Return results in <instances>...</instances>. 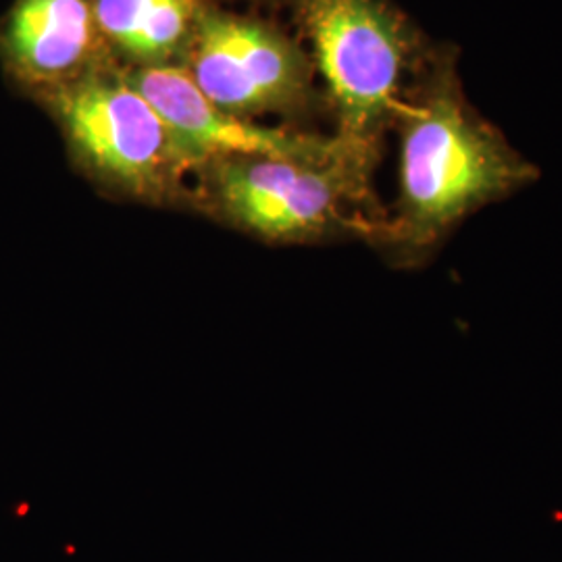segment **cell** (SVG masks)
<instances>
[{"instance_id":"1","label":"cell","mask_w":562,"mask_h":562,"mask_svg":"<svg viewBox=\"0 0 562 562\" xmlns=\"http://www.w3.org/2000/svg\"><path fill=\"white\" fill-rule=\"evenodd\" d=\"M398 201L378 246L402 267H422L471 215L538 180L464 94L459 50L436 46L398 113Z\"/></svg>"},{"instance_id":"5","label":"cell","mask_w":562,"mask_h":562,"mask_svg":"<svg viewBox=\"0 0 562 562\" xmlns=\"http://www.w3.org/2000/svg\"><path fill=\"white\" fill-rule=\"evenodd\" d=\"M180 67L215 106L244 120L299 117L317 102L315 67L299 42L215 4L202 13Z\"/></svg>"},{"instance_id":"6","label":"cell","mask_w":562,"mask_h":562,"mask_svg":"<svg viewBox=\"0 0 562 562\" xmlns=\"http://www.w3.org/2000/svg\"><path fill=\"white\" fill-rule=\"evenodd\" d=\"M125 71L142 94L157 106L199 167L225 157L327 159L344 148H352L336 134L322 136L269 127L225 113L202 94L180 65Z\"/></svg>"},{"instance_id":"7","label":"cell","mask_w":562,"mask_h":562,"mask_svg":"<svg viewBox=\"0 0 562 562\" xmlns=\"http://www.w3.org/2000/svg\"><path fill=\"white\" fill-rule=\"evenodd\" d=\"M109 57L92 0H13L0 25V65L34 99Z\"/></svg>"},{"instance_id":"8","label":"cell","mask_w":562,"mask_h":562,"mask_svg":"<svg viewBox=\"0 0 562 562\" xmlns=\"http://www.w3.org/2000/svg\"><path fill=\"white\" fill-rule=\"evenodd\" d=\"M102 41L130 69L180 65L211 0H92Z\"/></svg>"},{"instance_id":"2","label":"cell","mask_w":562,"mask_h":562,"mask_svg":"<svg viewBox=\"0 0 562 562\" xmlns=\"http://www.w3.org/2000/svg\"><path fill=\"white\" fill-rule=\"evenodd\" d=\"M322 76L336 136L380 161L408 90L438 44L392 0H285Z\"/></svg>"},{"instance_id":"3","label":"cell","mask_w":562,"mask_h":562,"mask_svg":"<svg viewBox=\"0 0 562 562\" xmlns=\"http://www.w3.org/2000/svg\"><path fill=\"white\" fill-rule=\"evenodd\" d=\"M375 165L355 148L327 159H213L199 169L201 199L225 222L265 240L378 241L387 213L373 194Z\"/></svg>"},{"instance_id":"4","label":"cell","mask_w":562,"mask_h":562,"mask_svg":"<svg viewBox=\"0 0 562 562\" xmlns=\"http://www.w3.org/2000/svg\"><path fill=\"white\" fill-rule=\"evenodd\" d=\"M38 101L59 123L78 165L125 196L173 199L186 176L201 169L127 71L109 63Z\"/></svg>"}]
</instances>
